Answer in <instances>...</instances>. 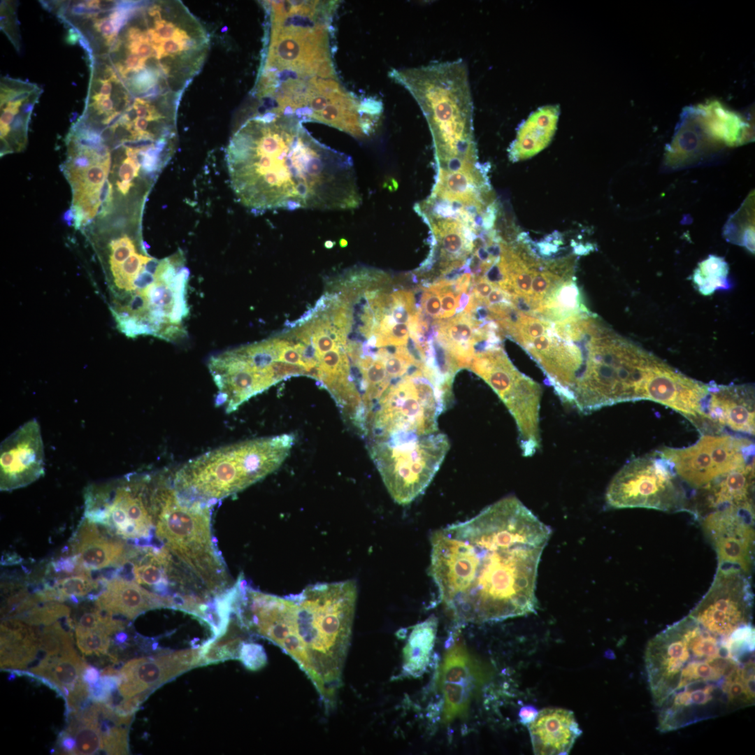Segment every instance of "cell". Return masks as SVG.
Returning a JSON list of instances; mask_svg holds the SVG:
<instances>
[{"label":"cell","mask_w":755,"mask_h":755,"mask_svg":"<svg viewBox=\"0 0 755 755\" xmlns=\"http://www.w3.org/2000/svg\"><path fill=\"white\" fill-rule=\"evenodd\" d=\"M550 535L515 496L432 533L429 573L450 615L466 624L535 612L538 568Z\"/></svg>","instance_id":"cell-1"},{"label":"cell","mask_w":755,"mask_h":755,"mask_svg":"<svg viewBox=\"0 0 755 755\" xmlns=\"http://www.w3.org/2000/svg\"><path fill=\"white\" fill-rule=\"evenodd\" d=\"M226 157L233 189L252 209L342 210L361 203L352 159L315 139L294 116L247 120Z\"/></svg>","instance_id":"cell-2"},{"label":"cell","mask_w":755,"mask_h":755,"mask_svg":"<svg viewBox=\"0 0 755 755\" xmlns=\"http://www.w3.org/2000/svg\"><path fill=\"white\" fill-rule=\"evenodd\" d=\"M715 635L689 614L647 644L657 729L670 732L754 704V631Z\"/></svg>","instance_id":"cell-3"},{"label":"cell","mask_w":755,"mask_h":755,"mask_svg":"<svg viewBox=\"0 0 755 755\" xmlns=\"http://www.w3.org/2000/svg\"><path fill=\"white\" fill-rule=\"evenodd\" d=\"M244 583L239 584L234 607L241 628L288 654L312 681L325 709H332L352 635L355 582L316 583L284 597Z\"/></svg>","instance_id":"cell-4"},{"label":"cell","mask_w":755,"mask_h":755,"mask_svg":"<svg viewBox=\"0 0 755 755\" xmlns=\"http://www.w3.org/2000/svg\"><path fill=\"white\" fill-rule=\"evenodd\" d=\"M560 333L568 340L562 402L582 413L645 400V387L661 360L618 335L595 315L567 319Z\"/></svg>","instance_id":"cell-5"},{"label":"cell","mask_w":755,"mask_h":755,"mask_svg":"<svg viewBox=\"0 0 755 755\" xmlns=\"http://www.w3.org/2000/svg\"><path fill=\"white\" fill-rule=\"evenodd\" d=\"M331 2L272 1V34L257 92L299 106L321 81L336 78L326 23Z\"/></svg>","instance_id":"cell-6"},{"label":"cell","mask_w":755,"mask_h":755,"mask_svg":"<svg viewBox=\"0 0 755 755\" xmlns=\"http://www.w3.org/2000/svg\"><path fill=\"white\" fill-rule=\"evenodd\" d=\"M154 533L187 580L207 595L227 589L229 575L212 531V504L179 491L172 475L153 473Z\"/></svg>","instance_id":"cell-7"},{"label":"cell","mask_w":755,"mask_h":755,"mask_svg":"<svg viewBox=\"0 0 755 755\" xmlns=\"http://www.w3.org/2000/svg\"><path fill=\"white\" fill-rule=\"evenodd\" d=\"M391 77L413 96L430 127L438 170L476 165L472 99L462 60L393 70Z\"/></svg>","instance_id":"cell-8"},{"label":"cell","mask_w":755,"mask_h":755,"mask_svg":"<svg viewBox=\"0 0 755 755\" xmlns=\"http://www.w3.org/2000/svg\"><path fill=\"white\" fill-rule=\"evenodd\" d=\"M292 434L261 438L215 449L172 474L181 493L213 504L246 489L277 470L294 443Z\"/></svg>","instance_id":"cell-9"},{"label":"cell","mask_w":755,"mask_h":755,"mask_svg":"<svg viewBox=\"0 0 755 755\" xmlns=\"http://www.w3.org/2000/svg\"><path fill=\"white\" fill-rule=\"evenodd\" d=\"M448 398L422 366H413L391 381L368 412L361 433L370 445L436 433Z\"/></svg>","instance_id":"cell-10"},{"label":"cell","mask_w":755,"mask_h":755,"mask_svg":"<svg viewBox=\"0 0 755 755\" xmlns=\"http://www.w3.org/2000/svg\"><path fill=\"white\" fill-rule=\"evenodd\" d=\"M278 337L211 357L208 368L217 388L215 403L227 413L280 380L303 375L298 365L279 360Z\"/></svg>","instance_id":"cell-11"},{"label":"cell","mask_w":755,"mask_h":755,"mask_svg":"<svg viewBox=\"0 0 755 755\" xmlns=\"http://www.w3.org/2000/svg\"><path fill=\"white\" fill-rule=\"evenodd\" d=\"M152 488V473H144L91 484L84 491L85 518L136 545H150L154 528Z\"/></svg>","instance_id":"cell-12"},{"label":"cell","mask_w":755,"mask_h":755,"mask_svg":"<svg viewBox=\"0 0 755 755\" xmlns=\"http://www.w3.org/2000/svg\"><path fill=\"white\" fill-rule=\"evenodd\" d=\"M450 448L438 431L424 436L368 445L369 453L392 498L411 503L429 486Z\"/></svg>","instance_id":"cell-13"},{"label":"cell","mask_w":755,"mask_h":755,"mask_svg":"<svg viewBox=\"0 0 755 755\" xmlns=\"http://www.w3.org/2000/svg\"><path fill=\"white\" fill-rule=\"evenodd\" d=\"M468 368L502 400L516 422L522 455L532 456L541 445L540 386L515 367L501 345L475 353Z\"/></svg>","instance_id":"cell-14"},{"label":"cell","mask_w":755,"mask_h":755,"mask_svg":"<svg viewBox=\"0 0 755 755\" xmlns=\"http://www.w3.org/2000/svg\"><path fill=\"white\" fill-rule=\"evenodd\" d=\"M676 477L659 452L632 459L612 477L606 490V503L619 509L684 510L685 494Z\"/></svg>","instance_id":"cell-15"},{"label":"cell","mask_w":755,"mask_h":755,"mask_svg":"<svg viewBox=\"0 0 755 755\" xmlns=\"http://www.w3.org/2000/svg\"><path fill=\"white\" fill-rule=\"evenodd\" d=\"M659 452L680 480L700 489L754 462L752 441L730 435H703L690 446L663 447Z\"/></svg>","instance_id":"cell-16"},{"label":"cell","mask_w":755,"mask_h":755,"mask_svg":"<svg viewBox=\"0 0 755 755\" xmlns=\"http://www.w3.org/2000/svg\"><path fill=\"white\" fill-rule=\"evenodd\" d=\"M754 594L749 575L718 567L707 593L689 615L710 633L729 638L752 626Z\"/></svg>","instance_id":"cell-17"},{"label":"cell","mask_w":755,"mask_h":755,"mask_svg":"<svg viewBox=\"0 0 755 755\" xmlns=\"http://www.w3.org/2000/svg\"><path fill=\"white\" fill-rule=\"evenodd\" d=\"M728 146V137L712 101L684 108L673 138L666 149L665 164L685 168L718 155Z\"/></svg>","instance_id":"cell-18"},{"label":"cell","mask_w":755,"mask_h":755,"mask_svg":"<svg viewBox=\"0 0 755 755\" xmlns=\"http://www.w3.org/2000/svg\"><path fill=\"white\" fill-rule=\"evenodd\" d=\"M702 528L716 552L718 567H733L750 575L754 546V505H730L712 510Z\"/></svg>","instance_id":"cell-19"},{"label":"cell","mask_w":755,"mask_h":755,"mask_svg":"<svg viewBox=\"0 0 755 755\" xmlns=\"http://www.w3.org/2000/svg\"><path fill=\"white\" fill-rule=\"evenodd\" d=\"M485 679L482 664L468 651L456 634L445 652L438 677L443 696V721L453 722L463 717Z\"/></svg>","instance_id":"cell-20"},{"label":"cell","mask_w":755,"mask_h":755,"mask_svg":"<svg viewBox=\"0 0 755 755\" xmlns=\"http://www.w3.org/2000/svg\"><path fill=\"white\" fill-rule=\"evenodd\" d=\"M44 446L41 427L30 419L1 444L0 489L12 491L26 487L44 474Z\"/></svg>","instance_id":"cell-21"},{"label":"cell","mask_w":755,"mask_h":755,"mask_svg":"<svg viewBox=\"0 0 755 755\" xmlns=\"http://www.w3.org/2000/svg\"><path fill=\"white\" fill-rule=\"evenodd\" d=\"M201 666L200 648L133 659L118 671L117 690L122 700L135 696L145 699L163 684Z\"/></svg>","instance_id":"cell-22"},{"label":"cell","mask_w":755,"mask_h":755,"mask_svg":"<svg viewBox=\"0 0 755 755\" xmlns=\"http://www.w3.org/2000/svg\"><path fill=\"white\" fill-rule=\"evenodd\" d=\"M709 384L692 379L661 360L649 375L645 400L672 408L687 418H704Z\"/></svg>","instance_id":"cell-23"},{"label":"cell","mask_w":755,"mask_h":755,"mask_svg":"<svg viewBox=\"0 0 755 755\" xmlns=\"http://www.w3.org/2000/svg\"><path fill=\"white\" fill-rule=\"evenodd\" d=\"M73 556L86 571L108 566L123 567L141 553V546L128 544L120 538H109L101 533L96 523L85 518L78 526L71 544Z\"/></svg>","instance_id":"cell-24"},{"label":"cell","mask_w":755,"mask_h":755,"mask_svg":"<svg viewBox=\"0 0 755 755\" xmlns=\"http://www.w3.org/2000/svg\"><path fill=\"white\" fill-rule=\"evenodd\" d=\"M704 418L731 431L754 436V387L752 384L718 385L711 382Z\"/></svg>","instance_id":"cell-25"},{"label":"cell","mask_w":755,"mask_h":755,"mask_svg":"<svg viewBox=\"0 0 755 755\" xmlns=\"http://www.w3.org/2000/svg\"><path fill=\"white\" fill-rule=\"evenodd\" d=\"M103 589L95 598L96 608L108 614L134 619L146 611L159 608L180 610L176 596L160 595L124 577L102 579Z\"/></svg>","instance_id":"cell-26"},{"label":"cell","mask_w":755,"mask_h":755,"mask_svg":"<svg viewBox=\"0 0 755 755\" xmlns=\"http://www.w3.org/2000/svg\"><path fill=\"white\" fill-rule=\"evenodd\" d=\"M435 324L437 329L433 338L446 350L459 369L469 367L478 343L500 337L495 322L478 320L466 311Z\"/></svg>","instance_id":"cell-27"},{"label":"cell","mask_w":755,"mask_h":755,"mask_svg":"<svg viewBox=\"0 0 755 755\" xmlns=\"http://www.w3.org/2000/svg\"><path fill=\"white\" fill-rule=\"evenodd\" d=\"M87 666L74 649L56 656H44L29 673L58 691L69 712L82 708L90 698L89 686L84 678Z\"/></svg>","instance_id":"cell-28"},{"label":"cell","mask_w":755,"mask_h":755,"mask_svg":"<svg viewBox=\"0 0 755 755\" xmlns=\"http://www.w3.org/2000/svg\"><path fill=\"white\" fill-rule=\"evenodd\" d=\"M535 754H568L582 731L570 710L545 708L528 724Z\"/></svg>","instance_id":"cell-29"},{"label":"cell","mask_w":755,"mask_h":755,"mask_svg":"<svg viewBox=\"0 0 755 755\" xmlns=\"http://www.w3.org/2000/svg\"><path fill=\"white\" fill-rule=\"evenodd\" d=\"M431 226L433 245L440 250L442 274H450L466 268L474 248L476 233L461 220L438 217L419 213Z\"/></svg>","instance_id":"cell-30"},{"label":"cell","mask_w":755,"mask_h":755,"mask_svg":"<svg viewBox=\"0 0 755 755\" xmlns=\"http://www.w3.org/2000/svg\"><path fill=\"white\" fill-rule=\"evenodd\" d=\"M39 628L16 617L1 624V668L25 669L37 656Z\"/></svg>","instance_id":"cell-31"},{"label":"cell","mask_w":755,"mask_h":755,"mask_svg":"<svg viewBox=\"0 0 755 755\" xmlns=\"http://www.w3.org/2000/svg\"><path fill=\"white\" fill-rule=\"evenodd\" d=\"M557 118L558 110L555 107H545L532 114L520 127L510 147V159L523 160L545 148L554 133Z\"/></svg>","instance_id":"cell-32"},{"label":"cell","mask_w":755,"mask_h":755,"mask_svg":"<svg viewBox=\"0 0 755 755\" xmlns=\"http://www.w3.org/2000/svg\"><path fill=\"white\" fill-rule=\"evenodd\" d=\"M754 464L751 463L718 478L702 489L705 505L712 510L730 505L754 503Z\"/></svg>","instance_id":"cell-33"},{"label":"cell","mask_w":755,"mask_h":755,"mask_svg":"<svg viewBox=\"0 0 755 755\" xmlns=\"http://www.w3.org/2000/svg\"><path fill=\"white\" fill-rule=\"evenodd\" d=\"M74 740L73 754L103 753V730L99 703L69 712L64 731Z\"/></svg>","instance_id":"cell-34"},{"label":"cell","mask_w":755,"mask_h":755,"mask_svg":"<svg viewBox=\"0 0 755 755\" xmlns=\"http://www.w3.org/2000/svg\"><path fill=\"white\" fill-rule=\"evenodd\" d=\"M438 619L432 615L415 625L403 649L402 675L417 677L427 668L436 639Z\"/></svg>","instance_id":"cell-35"},{"label":"cell","mask_w":755,"mask_h":755,"mask_svg":"<svg viewBox=\"0 0 755 755\" xmlns=\"http://www.w3.org/2000/svg\"><path fill=\"white\" fill-rule=\"evenodd\" d=\"M575 278L560 283L540 305L535 317L559 322L589 312Z\"/></svg>","instance_id":"cell-36"},{"label":"cell","mask_w":755,"mask_h":755,"mask_svg":"<svg viewBox=\"0 0 755 755\" xmlns=\"http://www.w3.org/2000/svg\"><path fill=\"white\" fill-rule=\"evenodd\" d=\"M125 628V623L100 610L96 621L88 627L75 626L78 648L85 656L109 654L110 636Z\"/></svg>","instance_id":"cell-37"},{"label":"cell","mask_w":755,"mask_h":755,"mask_svg":"<svg viewBox=\"0 0 755 755\" xmlns=\"http://www.w3.org/2000/svg\"><path fill=\"white\" fill-rule=\"evenodd\" d=\"M728 273V265L723 257L710 255L698 264L692 279L701 294L710 296L717 290L730 287Z\"/></svg>","instance_id":"cell-38"},{"label":"cell","mask_w":755,"mask_h":755,"mask_svg":"<svg viewBox=\"0 0 755 755\" xmlns=\"http://www.w3.org/2000/svg\"><path fill=\"white\" fill-rule=\"evenodd\" d=\"M754 194L745 200L725 226L724 235L731 243L754 250Z\"/></svg>","instance_id":"cell-39"},{"label":"cell","mask_w":755,"mask_h":755,"mask_svg":"<svg viewBox=\"0 0 755 755\" xmlns=\"http://www.w3.org/2000/svg\"><path fill=\"white\" fill-rule=\"evenodd\" d=\"M38 626L39 649L45 656H56L74 649L70 629L65 628L59 620Z\"/></svg>","instance_id":"cell-40"},{"label":"cell","mask_w":755,"mask_h":755,"mask_svg":"<svg viewBox=\"0 0 755 755\" xmlns=\"http://www.w3.org/2000/svg\"><path fill=\"white\" fill-rule=\"evenodd\" d=\"M101 583V580H94L89 573H84L59 578L52 586L59 593L62 601H64L85 596L97 589Z\"/></svg>","instance_id":"cell-41"},{"label":"cell","mask_w":755,"mask_h":755,"mask_svg":"<svg viewBox=\"0 0 755 755\" xmlns=\"http://www.w3.org/2000/svg\"><path fill=\"white\" fill-rule=\"evenodd\" d=\"M69 607L57 601H52L41 603L16 618L31 625L43 626L59 619L69 618Z\"/></svg>","instance_id":"cell-42"},{"label":"cell","mask_w":755,"mask_h":755,"mask_svg":"<svg viewBox=\"0 0 755 755\" xmlns=\"http://www.w3.org/2000/svg\"><path fill=\"white\" fill-rule=\"evenodd\" d=\"M110 164V158L104 163L96 164L83 172L80 182L73 186V193H87L99 191L106 180Z\"/></svg>","instance_id":"cell-43"},{"label":"cell","mask_w":755,"mask_h":755,"mask_svg":"<svg viewBox=\"0 0 755 755\" xmlns=\"http://www.w3.org/2000/svg\"><path fill=\"white\" fill-rule=\"evenodd\" d=\"M423 293L420 298L419 308H417L422 317L431 318L435 323L440 320L441 303L439 294L433 284L422 288Z\"/></svg>","instance_id":"cell-44"},{"label":"cell","mask_w":755,"mask_h":755,"mask_svg":"<svg viewBox=\"0 0 755 755\" xmlns=\"http://www.w3.org/2000/svg\"><path fill=\"white\" fill-rule=\"evenodd\" d=\"M238 659L251 670H259L266 663V655L263 647L253 642L243 643Z\"/></svg>","instance_id":"cell-45"},{"label":"cell","mask_w":755,"mask_h":755,"mask_svg":"<svg viewBox=\"0 0 755 755\" xmlns=\"http://www.w3.org/2000/svg\"><path fill=\"white\" fill-rule=\"evenodd\" d=\"M141 166L136 160L127 157L120 167V178L122 181L131 182L134 178L138 176Z\"/></svg>","instance_id":"cell-46"},{"label":"cell","mask_w":755,"mask_h":755,"mask_svg":"<svg viewBox=\"0 0 755 755\" xmlns=\"http://www.w3.org/2000/svg\"><path fill=\"white\" fill-rule=\"evenodd\" d=\"M94 22L95 29L106 38L107 43L117 36L110 18Z\"/></svg>","instance_id":"cell-47"},{"label":"cell","mask_w":755,"mask_h":755,"mask_svg":"<svg viewBox=\"0 0 755 755\" xmlns=\"http://www.w3.org/2000/svg\"><path fill=\"white\" fill-rule=\"evenodd\" d=\"M113 199V187L108 180H106L103 183L99 193V201L100 204L104 202L112 201Z\"/></svg>","instance_id":"cell-48"},{"label":"cell","mask_w":755,"mask_h":755,"mask_svg":"<svg viewBox=\"0 0 755 755\" xmlns=\"http://www.w3.org/2000/svg\"><path fill=\"white\" fill-rule=\"evenodd\" d=\"M538 712L533 707L526 706L522 707L519 712L521 722L524 724H530L536 717Z\"/></svg>","instance_id":"cell-49"},{"label":"cell","mask_w":755,"mask_h":755,"mask_svg":"<svg viewBox=\"0 0 755 755\" xmlns=\"http://www.w3.org/2000/svg\"><path fill=\"white\" fill-rule=\"evenodd\" d=\"M29 120V117H26L21 113L17 114L11 123L10 129L14 131H19L25 127V122L27 123Z\"/></svg>","instance_id":"cell-50"},{"label":"cell","mask_w":755,"mask_h":755,"mask_svg":"<svg viewBox=\"0 0 755 755\" xmlns=\"http://www.w3.org/2000/svg\"><path fill=\"white\" fill-rule=\"evenodd\" d=\"M103 84V82L100 80H92V81H91L89 87V98H92L100 94Z\"/></svg>","instance_id":"cell-51"},{"label":"cell","mask_w":755,"mask_h":755,"mask_svg":"<svg viewBox=\"0 0 755 755\" xmlns=\"http://www.w3.org/2000/svg\"><path fill=\"white\" fill-rule=\"evenodd\" d=\"M15 115H16V114L11 111L3 110V113L1 115V125L9 126L13 121Z\"/></svg>","instance_id":"cell-52"},{"label":"cell","mask_w":755,"mask_h":755,"mask_svg":"<svg viewBox=\"0 0 755 755\" xmlns=\"http://www.w3.org/2000/svg\"><path fill=\"white\" fill-rule=\"evenodd\" d=\"M34 103L30 102L27 99L24 101V103H22V105L21 106V108H20L21 114L23 115L26 117H29V116H30V115H31V113L32 112V110L34 108Z\"/></svg>","instance_id":"cell-53"},{"label":"cell","mask_w":755,"mask_h":755,"mask_svg":"<svg viewBox=\"0 0 755 755\" xmlns=\"http://www.w3.org/2000/svg\"><path fill=\"white\" fill-rule=\"evenodd\" d=\"M62 220L68 226H72L74 224V216L72 208H69L66 210L62 215Z\"/></svg>","instance_id":"cell-54"},{"label":"cell","mask_w":755,"mask_h":755,"mask_svg":"<svg viewBox=\"0 0 755 755\" xmlns=\"http://www.w3.org/2000/svg\"><path fill=\"white\" fill-rule=\"evenodd\" d=\"M117 186L119 191L124 195L127 194L132 186L131 182L127 181H117Z\"/></svg>","instance_id":"cell-55"},{"label":"cell","mask_w":755,"mask_h":755,"mask_svg":"<svg viewBox=\"0 0 755 755\" xmlns=\"http://www.w3.org/2000/svg\"><path fill=\"white\" fill-rule=\"evenodd\" d=\"M115 134V129L112 127H106L101 133V138L103 143L110 141L113 134Z\"/></svg>","instance_id":"cell-56"},{"label":"cell","mask_w":755,"mask_h":755,"mask_svg":"<svg viewBox=\"0 0 755 755\" xmlns=\"http://www.w3.org/2000/svg\"><path fill=\"white\" fill-rule=\"evenodd\" d=\"M112 89V82L110 81L104 82L100 94L103 96H109L111 94Z\"/></svg>","instance_id":"cell-57"},{"label":"cell","mask_w":755,"mask_h":755,"mask_svg":"<svg viewBox=\"0 0 755 755\" xmlns=\"http://www.w3.org/2000/svg\"><path fill=\"white\" fill-rule=\"evenodd\" d=\"M8 149H9L8 143L6 142V141L5 140L4 138H1V155L9 152Z\"/></svg>","instance_id":"cell-58"},{"label":"cell","mask_w":755,"mask_h":755,"mask_svg":"<svg viewBox=\"0 0 755 755\" xmlns=\"http://www.w3.org/2000/svg\"><path fill=\"white\" fill-rule=\"evenodd\" d=\"M333 243H331V241H328V242H326V243H325V246H326V247L327 248H331V247H333Z\"/></svg>","instance_id":"cell-59"},{"label":"cell","mask_w":755,"mask_h":755,"mask_svg":"<svg viewBox=\"0 0 755 755\" xmlns=\"http://www.w3.org/2000/svg\"><path fill=\"white\" fill-rule=\"evenodd\" d=\"M340 245H341L342 247H345V246H346V245H347V241H346L345 240H344V239H342V240H341L340 241Z\"/></svg>","instance_id":"cell-60"}]
</instances>
